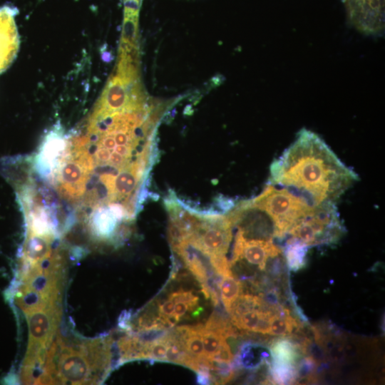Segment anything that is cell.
Here are the masks:
<instances>
[{
  "instance_id": "7a4b0ae2",
  "label": "cell",
  "mask_w": 385,
  "mask_h": 385,
  "mask_svg": "<svg viewBox=\"0 0 385 385\" xmlns=\"http://www.w3.org/2000/svg\"><path fill=\"white\" fill-rule=\"evenodd\" d=\"M270 183L285 188L310 205L335 202L359 180L315 133L303 128L273 161Z\"/></svg>"
},
{
  "instance_id": "3957f363",
  "label": "cell",
  "mask_w": 385,
  "mask_h": 385,
  "mask_svg": "<svg viewBox=\"0 0 385 385\" xmlns=\"http://www.w3.org/2000/svg\"><path fill=\"white\" fill-rule=\"evenodd\" d=\"M252 200L270 217L274 237L278 239L287 236L295 222L314 207L302 197L271 183Z\"/></svg>"
},
{
  "instance_id": "277c9868",
  "label": "cell",
  "mask_w": 385,
  "mask_h": 385,
  "mask_svg": "<svg viewBox=\"0 0 385 385\" xmlns=\"http://www.w3.org/2000/svg\"><path fill=\"white\" fill-rule=\"evenodd\" d=\"M344 231L335 202H326L314 206L299 219L287 235L311 247L335 243Z\"/></svg>"
},
{
  "instance_id": "5bb4252c",
  "label": "cell",
  "mask_w": 385,
  "mask_h": 385,
  "mask_svg": "<svg viewBox=\"0 0 385 385\" xmlns=\"http://www.w3.org/2000/svg\"><path fill=\"white\" fill-rule=\"evenodd\" d=\"M188 311L192 312L190 305L187 302L183 301L177 302L175 303L172 318L177 323Z\"/></svg>"
},
{
  "instance_id": "6da1fadb",
  "label": "cell",
  "mask_w": 385,
  "mask_h": 385,
  "mask_svg": "<svg viewBox=\"0 0 385 385\" xmlns=\"http://www.w3.org/2000/svg\"><path fill=\"white\" fill-rule=\"evenodd\" d=\"M163 115L149 100L112 107L101 99L78 128L57 122L47 130L29 173L64 227L79 221L101 240L130 230L148 198Z\"/></svg>"
},
{
  "instance_id": "7c38bea8",
  "label": "cell",
  "mask_w": 385,
  "mask_h": 385,
  "mask_svg": "<svg viewBox=\"0 0 385 385\" xmlns=\"http://www.w3.org/2000/svg\"><path fill=\"white\" fill-rule=\"evenodd\" d=\"M200 335L203 344L205 356L210 360L227 342V337L219 331L208 329L200 324Z\"/></svg>"
},
{
  "instance_id": "5b68a950",
  "label": "cell",
  "mask_w": 385,
  "mask_h": 385,
  "mask_svg": "<svg viewBox=\"0 0 385 385\" xmlns=\"http://www.w3.org/2000/svg\"><path fill=\"white\" fill-rule=\"evenodd\" d=\"M344 1H347L349 20L359 31L366 34L384 31V0Z\"/></svg>"
},
{
  "instance_id": "52a82bcc",
  "label": "cell",
  "mask_w": 385,
  "mask_h": 385,
  "mask_svg": "<svg viewBox=\"0 0 385 385\" xmlns=\"http://www.w3.org/2000/svg\"><path fill=\"white\" fill-rule=\"evenodd\" d=\"M271 374L279 384L291 382L295 377L297 359V346L286 339H278L270 346Z\"/></svg>"
},
{
  "instance_id": "30bf717a",
  "label": "cell",
  "mask_w": 385,
  "mask_h": 385,
  "mask_svg": "<svg viewBox=\"0 0 385 385\" xmlns=\"http://www.w3.org/2000/svg\"><path fill=\"white\" fill-rule=\"evenodd\" d=\"M308 247L297 239L289 237L287 240L284 255L289 270L295 272L304 267Z\"/></svg>"
},
{
  "instance_id": "4fadbf2b",
  "label": "cell",
  "mask_w": 385,
  "mask_h": 385,
  "mask_svg": "<svg viewBox=\"0 0 385 385\" xmlns=\"http://www.w3.org/2000/svg\"><path fill=\"white\" fill-rule=\"evenodd\" d=\"M169 342V331L163 337L145 344L144 359L165 361L166 351Z\"/></svg>"
},
{
  "instance_id": "8fae6325",
  "label": "cell",
  "mask_w": 385,
  "mask_h": 385,
  "mask_svg": "<svg viewBox=\"0 0 385 385\" xmlns=\"http://www.w3.org/2000/svg\"><path fill=\"white\" fill-rule=\"evenodd\" d=\"M242 285L232 274L221 277L219 284V292L223 306L230 314L232 305L242 294Z\"/></svg>"
},
{
  "instance_id": "8992f818",
  "label": "cell",
  "mask_w": 385,
  "mask_h": 385,
  "mask_svg": "<svg viewBox=\"0 0 385 385\" xmlns=\"http://www.w3.org/2000/svg\"><path fill=\"white\" fill-rule=\"evenodd\" d=\"M19 11L10 5L0 8V74L15 59L19 48V36L15 23Z\"/></svg>"
},
{
  "instance_id": "9a60e30c",
  "label": "cell",
  "mask_w": 385,
  "mask_h": 385,
  "mask_svg": "<svg viewBox=\"0 0 385 385\" xmlns=\"http://www.w3.org/2000/svg\"><path fill=\"white\" fill-rule=\"evenodd\" d=\"M142 0H124L125 9L136 11L140 9Z\"/></svg>"
},
{
  "instance_id": "ba28073f",
  "label": "cell",
  "mask_w": 385,
  "mask_h": 385,
  "mask_svg": "<svg viewBox=\"0 0 385 385\" xmlns=\"http://www.w3.org/2000/svg\"><path fill=\"white\" fill-rule=\"evenodd\" d=\"M200 324L195 326H181L178 332L186 353L196 359H205L203 344L200 332Z\"/></svg>"
},
{
  "instance_id": "9c48e42d",
  "label": "cell",
  "mask_w": 385,
  "mask_h": 385,
  "mask_svg": "<svg viewBox=\"0 0 385 385\" xmlns=\"http://www.w3.org/2000/svg\"><path fill=\"white\" fill-rule=\"evenodd\" d=\"M297 326L296 320L286 309H275L272 314L267 334L274 337H285Z\"/></svg>"
}]
</instances>
